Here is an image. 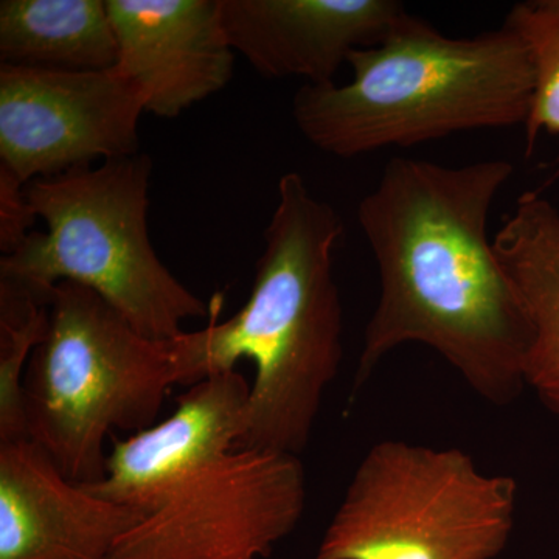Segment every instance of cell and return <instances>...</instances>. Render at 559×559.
Masks as SVG:
<instances>
[{"mask_svg": "<svg viewBox=\"0 0 559 559\" xmlns=\"http://www.w3.org/2000/svg\"><path fill=\"white\" fill-rule=\"evenodd\" d=\"M514 167L396 157L359 202L380 275L353 393L393 349L425 345L480 399L513 403L525 389L528 330L488 235L489 212Z\"/></svg>", "mask_w": 559, "mask_h": 559, "instance_id": "6da1fadb", "label": "cell"}, {"mask_svg": "<svg viewBox=\"0 0 559 559\" xmlns=\"http://www.w3.org/2000/svg\"><path fill=\"white\" fill-rule=\"evenodd\" d=\"M344 231L336 209L319 200L299 173H286L248 301L230 319L219 320L221 307L204 329L171 340L182 385L252 360L249 428L238 448L300 455L310 443L344 359L333 263Z\"/></svg>", "mask_w": 559, "mask_h": 559, "instance_id": "7a4b0ae2", "label": "cell"}, {"mask_svg": "<svg viewBox=\"0 0 559 559\" xmlns=\"http://www.w3.org/2000/svg\"><path fill=\"white\" fill-rule=\"evenodd\" d=\"M348 66L344 86L304 84L293 100L301 135L342 159L525 124L532 105L527 47L506 24L451 38L406 13L378 46L353 51Z\"/></svg>", "mask_w": 559, "mask_h": 559, "instance_id": "3957f363", "label": "cell"}, {"mask_svg": "<svg viewBox=\"0 0 559 559\" xmlns=\"http://www.w3.org/2000/svg\"><path fill=\"white\" fill-rule=\"evenodd\" d=\"M151 171L150 157L135 154L33 180L25 197L47 230L0 259V280L47 297L76 283L150 340H175L189 320L212 318L223 296L200 299L151 245Z\"/></svg>", "mask_w": 559, "mask_h": 559, "instance_id": "277c9868", "label": "cell"}, {"mask_svg": "<svg viewBox=\"0 0 559 559\" xmlns=\"http://www.w3.org/2000/svg\"><path fill=\"white\" fill-rule=\"evenodd\" d=\"M176 384L171 341L143 336L100 296L62 282L51 296L49 331L25 370L27 439L73 484H97L106 439L153 426Z\"/></svg>", "mask_w": 559, "mask_h": 559, "instance_id": "5b68a950", "label": "cell"}, {"mask_svg": "<svg viewBox=\"0 0 559 559\" xmlns=\"http://www.w3.org/2000/svg\"><path fill=\"white\" fill-rule=\"evenodd\" d=\"M518 484L460 448L374 443L314 559H495L509 546Z\"/></svg>", "mask_w": 559, "mask_h": 559, "instance_id": "8992f818", "label": "cell"}, {"mask_svg": "<svg viewBox=\"0 0 559 559\" xmlns=\"http://www.w3.org/2000/svg\"><path fill=\"white\" fill-rule=\"evenodd\" d=\"M307 498L299 455L238 448L176 489L108 559H267Z\"/></svg>", "mask_w": 559, "mask_h": 559, "instance_id": "52a82bcc", "label": "cell"}, {"mask_svg": "<svg viewBox=\"0 0 559 559\" xmlns=\"http://www.w3.org/2000/svg\"><path fill=\"white\" fill-rule=\"evenodd\" d=\"M145 98L117 66L61 72L0 64V170L27 187L139 154Z\"/></svg>", "mask_w": 559, "mask_h": 559, "instance_id": "ba28073f", "label": "cell"}, {"mask_svg": "<svg viewBox=\"0 0 559 559\" xmlns=\"http://www.w3.org/2000/svg\"><path fill=\"white\" fill-rule=\"evenodd\" d=\"M249 401L250 384L238 370L190 385L170 417L116 440L103 479L83 487L148 516L176 489L240 447L249 428Z\"/></svg>", "mask_w": 559, "mask_h": 559, "instance_id": "9c48e42d", "label": "cell"}, {"mask_svg": "<svg viewBox=\"0 0 559 559\" xmlns=\"http://www.w3.org/2000/svg\"><path fill=\"white\" fill-rule=\"evenodd\" d=\"M117 68L134 81L145 110L176 119L234 76L219 0H106Z\"/></svg>", "mask_w": 559, "mask_h": 559, "instance_id": "30bf717a", "label": "cell"}, {"mask_svg": "<svg viewBox=\"0 0 559 559\" xmlns=\"http://www.w3.org/2000/svg\"><path fill=\"white\" fill-rule=\"evenodd\" d=\"M235 53L266 79L334 83L356 50L378 46L407 13L396 0H219Z\"/></svg>", "mask_w": 559, "mask_h": 559, "instance_id": "8fae6325", "label": "cell"}, {"mask_svg": "<svg viewBox=\"0 0 559 559\" xmlns=\"http://www.w3.org/2000/svg\"><path fill=\"white\" fill-rule=\"evenodd\" d=\"M143 518L70 481L35 441L0 443V559H108Z\"/></svg>", "mask_w": 559, "mask_h": 559, "instance_id": "7c38bea8", "label": "cell"}, {"mask_svg": "<svg viewBox=\"0 0 559 559\" xmlns=\"http://www.w3.org/2000/svg\"><path fill=\"white\" fill-rule=\"evenodd\" d=\"M527 323L525 388L559 418V207L527 191L492 237Z\"/></svg>", "mask_w": 559, "mask_h": 559, "instance_id": "4fadbf2b", "label": "cell"}, {"mask_svg": "<svg viewBox=\"0 0 559 559\" xmlns=\"http://www.w3.org/2000/svg\"><path fill=\"white\" fill-rule=\"evenodd\" d=\"M0 61L61 72L114 68L117 40L106 0H2Z\"/></svg>", "mask_w": 559, "mask_h": 559, "instance_id": "5bb4252c", "label": "cell"}, {"mask_svg": "<svg viewBox=\"0 0 559 559\" xmlns=\"http://www.w3.org/2000/svg\"><path fill=\"white\" fill-rule=\"evenodd\" d=\"M50 301L51 297L0 280V443L27 439L24 377L33 352L49 331Z\"/></svg>", "mask_w": 559, "mask_h": 559, "instance_id": "9a60e30c", "label": "cell"}, {"mask_svg": "<svg viewBox=\"0 0 559 559\" xmlns=\"http://www.w3.org/2000/svg\"><path fill=\"white\" fill-rule=\"evenodd\" d=\"M503 24L527 47L533 68V97L525 135L532 151L543 132L559 135V0L516 3Z\"/></svg>", "mask_w": 559, "mask_h": 559, "instance_id": "2e32d148", "label": "cell"}, {"mask_svg": "<svg viewBox=\"0 0 559 559\" xmlns=\"http://www.w3.org/2000/svg\"><path fill=\"white\" fill-rule=\"evenodd\" d=\"M36 215L25 197V187L0 170V250L10 255L32 234Z\"/></svg>", "mask_w": 559, "mask_h": 559, "instance_id": "e0dca14e", "label": "cell"}]
</instances>
